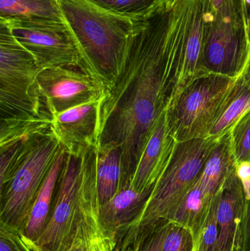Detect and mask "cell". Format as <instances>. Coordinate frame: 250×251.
Returning a JSON list of instances; mask_svg holds the SVG:
<instances>
[{
    "label": "cell",
    "mask_w": 250,
    "mask_h": 251,
    "mask_svg": "<svg viewBox=\"0 0 250 251\" xmlns=\"http://www.w3.org/2000/svg\"><path fill=\"white\" fill-rule=\"evenodd\" d=\"M230 138L236 165L250 162V110L232 128Z\"/></svg>",
    "instance_id": "23"
},
{
    "label": "cell",
    "mask_w": 250,
    "mask_h": 251,
    "mask_svg": "<svg viewBox=\"0 0 250 251\" xmlns=\"http://www.w3.org/2000/svg\"><path fill=\"white\" fill-rule=\"evenodd\" d=\"M220 140L208 137L178 143L168 167L156 185L145 209L130 228L154 220L170 222Z\"/></svg>",
    "instance_id": "5"
},
{
    "label": "cell",
    "mask_w": 250,
    "mask_h": 251,
    "mask_svg": "<svg viewBox=\"0 0 250 251\" xmlns=\"http://www.w3.org/2000/svg\"><path fill=\"white\" fill-rule=\"evenodd\" d=\"M101 99L70 109L51 119L50 128L66 153L80 154L98 143Z\"/></svg>",
    "instance_id": "11"
},
{
    "label": "cell",
    "mask_w": 250,
    "mask_h": 251,
    "mask_svg": "<svg viewBox=\"0 0 250 251\" xmlns=\"http://www.w3.org/2000/svg\"><path fill=\"white\" fill-rule=\"evenodd\" d=\"M0 19L64 22L58 0H0Z\"/></svg>",
    "instance_id": "20"
},
{
    "label": "cell",
    "mask_w": 250,
    "mask_h": 251,
    "mask_svg": "<svg viewBox=\"0 0 250 251\" xmlns=\"http://www.w3.org/2000/svg\"><path fill=\"white\" fill-rule=\"evenodd\" d=\"M250 110V85L239 76L208 137L221 139Z\"/></svg>",
    "instance_id": "21"
},
{
    "label": "cell",
    "mask_w": 250,
    "mask_h": 251,
    "mask_svg": "<svg viewBox=\"0 0 250 251\" xmlns=\"http://www.w3.org/2000/svg\"><path fill=\"white\" fill-rule=\"evenodd\" d=\"M161 251H194V240L188 228L171 223Z\"/></svg>",
    "instance_id": "25"
},
{
    "label": "cell",
    "mask_w": 250,
    "mask_h": 251,
    "mask_svg": "<svg viewBox=\"0 0 250 251\" xmlns=\"http://www.w3.org/2000/svg\"><path fill=\"white\" fill-rule=\"evenodd\" d=\"M171 222L144 221L128 229L113 247L114 251H161Z\"/></svg>",
    "instance_id": "18"
},
{
    "label": "cell",
    "mask_w": 250,
    "mask_h": 251,
    "mask_svg": "<svg viewBox=\"0 0 250 251\" xmlns=\"http://www.w3.org/2000/svg\"><path fill=\"white\" fill-rule=\"evenodd\" d=\"M63 146L49 127L33 133L6 179L0 183V224L19 233Z\"/></svg>",
    "instance_id": "4"
},
{
    "label": "cell",
    "mask_w": 250,
    "mask_h": 251,
    "mask_svg": "<svg viewBox=\"0 0 250 251\" xmlns=\"http://www.w3.org/2000/svg\"><path fill=\"white\" fill-rule=\"evenodd\" d=\"M82 153L66 152L48 221L38 241L29 246L32 251H68L76 240L82 219Z\"/></svg>",
    "instance_id": "8"
},
{
    "label": "cell",
    "mask_w": 250,
    "mask_h": 251,
    "mask_svg": "<svg viewBox=\"0 0 250 251\" xmlns=\"http://www.w3.org/2000/svg\"><path fill=\"white\" fill-rule=\"evenodd\" d=\"M68 251H88L86 236H85V230L82 226V222L78 231L77 237Z\"/></svg>",
    "instance_id": "29"
},
{
    "label": "cell",
    "mask_w": 250,
    "mask_h": 251,
    "mask_svg": "<svg viewBox=\"0 0 250 251\" xmlns=\"http://www.w3.org/2000/svg\"><path fill=\"white\" fill-rule=\"evenodd\" d=\"M223 183L224 181L207 176L201 172L170 221L188 228L192 233L194 243L201 234L214 197Z\"/></svg>",
    "instance_id": "15"
},
{
    "label": "cell",
    "mask_w": 250,
    "mask_h": 251,
    "mask_svg": "<svg viewBox=\"0 0 250 251\" xmlns=\"http://www.w3.org/2000/svg\"><path fill=\"white\" fill-rule=\"evenodd\" d=\"M65 156L66 151L63 148L37 196L24 228L20 232L28 246L38 241L45 229Z\"/></svg>",
    "instance_id": "17"
},
{
    "label": "cell",
    "mask_w": 250,
    "mask_h": 251,
    "mask_svg": "<svg viewBox=\"0 0 250 251\" xmlns=\"http://www.w3.org/2000/svg\"><path fill=\"white\" fill-rule=\"evenodd\" d=\"M103 8L116 14L140 17L148 13L160 0H91Z\"/></svg>",
    "instance_id": "22"
},
{
    "label": "cell",
    "mask_w": 250,
    "mask_h": 251,
    "mask_svg": "<svg viewBox=\"0 0 250 251\" xmlns=\"http://www.w3.org/2000/svg\"><path fill=\"white\" fill-rule=\"evenodd\" d=\"M239 78L207 74L182 91L167 112L170 131L178 143L208 137Z\"/></svg>",
    "instance_id": "6"
},
{
    "label": "cell",
    "mask_w": 250,
    "mask_h": 251,
    "mask_svg": "<svg viewBox=\"0 0 250 251\" xmlns=\"http://www.w3.org/2000/svg\"><path fill=\"white\" fill-rule=\"evenodd\" d=\"M152 193L136 191L129 184L119 189L109 201L99 206L100 224L113 248L139 218Z\"/></svg>",
    "instance_id": "14"
},
{
    "label": "cell",
    "mask_w": 250,
    "mask_h": 251,
    "mask_svg": "<svg viewBox=\"0 0 250 251\" xmlns=\"http://www.w3.org/2000/svg\"><path fill=\"white\" fill-rule=\"evenodd\" d=\"M242 76L245 79V82L250 85V57L249 61H248V66H247L244 73L242 74Z\"/></svg>",
    "instance_id": "30"
},
{
    "label": "cell",
    "mask_w": 250,
    "mask_h": 251,
    "mask_svg": "<svg viewBox=\"0 0 250 251\" xmlns=\"http://www.w3.org/2000/svg\"><path fill=\"white\" fill-rule=\"evenodd\" d=\"M219 237L217 251H239L241 226L248 200L236 168L216 195Z\"/></svg>",
    "instance_id": "13"
},
{
    "label": "cell",
    "mask_w": 250,
    "mask_h": 251,
    "mask_svg": "<svg viewBox=\"0 0 250 251\" xmlns=\"http://www.w3.org/2000/svg\"><path fill=\"white\" fill-rule=\"evenodd\" d=\"M41 69L0 22V144L50 126L38 85Z\"/></svg>",
    "instance_id": "3"
},
{
    "label": "cell",
    "mask_w": 250,
    "mask_h": 251,
    "mask_svg": "<svg viewBox=\"0 0 250 251\" xmlns=\"http://www.w3.org/2000/svg\"><path fill=\"white\" fill-rule=\"evenodd\" d=\"M218 237L217 201L215 196L205 225L198 240L194 243V251H217Z\"/></svg>",
    "instance_id": "24"
},
{
    "label": "cell",
    "mask_w": 250,
    "mask_h": 251,
    "mask_svg": "<svg viewBox=\"0 0 250 251\" xmlns=\"http://www.w3.org/2000/svg\"><path fill=\"white\" fill-rule=\"evenodd\" d=\"M96 146L97 191L101 206L118 191L121 181L122 153L118 147Z\"/></svg>",
    "instance_id": "19"
},
{
    "label": "cell",
    "mask_w": 250,
    "mask_h": 251,
    "mask_svg": "<svg viewBox=\"0 0 250 251\" xmlns=\"http://www.w3.org/2000/svg\"><path fill=\"white\" fill-rule=\"evenodd\" d=\"M0 251H33L22 238L20 233L0 224Z\"/></svg>",
    "instance_id": "26"
},
{
    "label": "cell",
    "mask_w": 250,
    "mask_h": 251,
    "mask_svg": "<svg viewBox=\"0 0 250 251\" xmlns=\"http://www.w3.org/2000/svg\"><path fill=\"white\" fill-rule=\"evenodd\" d=\"M242 4H243L244 7L246 9L247 12L248 13V16L250 13V0H241Z\"/></svg>",
    "instance_id": "31"
},
{
    "label": "cell",
    "mask_w": 250,
    "mask_h": 251,
    "mask_svg": "<svg viewBox=\"0 0 250 251\" xmlns=\"http://www.w3.org/2000/svg\"><path fill=\"white\" fill-rule=\"evenodd\" d=\"M248 39H249V43L250 45V13L249 16H248Z\"/></svg>",
    "instance_id": "32"
},
{
    "label": "cell",
    "mask_w": 250,
    "mask_h": 251,
    "mask_svg": "<svg viewBox=\"0 0 250 251\" xmlns=\"http://www.w3.org/2000/svg\"><path fill=\"white\" fill-rule=\"evenodd\" d=\"M239 251H250V199L248 201L241 226Z\"/></svg>",
    "instance_id": "27"
},
{
    "label": "cell",
    "mask_w": 250,
    "mask_h": 251,
    "mask_svg": "<svg viewBox=\"0 0 250 251\" xmlns=\"http://www.w3.org/2000/svg\"><path fill=\"white\" fill-rule=\"evenodd\" d=\"M38 81L44 111L51 120L105 94L106 88L98 81L77 67L44 69Z\"/></svg>",
    "instance_id": "10"
},
{
    "label": "cell",
    "mask_w": 250,
    "mask_h": 251,
    "mask_svg": "<svg viewBox=\"0 0 250 251\" xmlns=\"http://www.w3.org/2000/svg\"><path fill=\"white\" fill-rule=\"evenodd\" d=\"M167 112L147 142L131 180V187L136 191H154L176 150L178 141L170 131Z\"/></svg>",
    "instance_id": "12"
},
{
    "label": "cell",
    "mask_w": 250,
    "mask_h": 251,
    "mask_svg": "<svg viewBox=\"0 0 250 251\" xmlns=\"http://www.w3.org/2000/svg\"><path fill=\"white\" fill-rule=\"evenodd\" d=\"M80 69L107 89L123 66L136 18L116 14L91 0H58Z\"/></svg>",
    "instance_id": "2"
},
{
    "label": "cell",
    "mask_w": 250,
    "mask_h": 251,
    "mask_svg": "<svg viewBox=\"0 0 250 251\" xmlns=\"http://www.w3.org/2000/svg\"><path fill=\"white\" fill-rule=\"evenodd\" d=\"M177 0H160V2L166 3V4H174Z\"/></svg>",
    "instance_id": "33"
},
{
    "label": "cell",
    "mask_w": 250,
    "mask_h": 251,
    "mask_svg": "<svg viewBox=\"0 0 250 251\" xmlns=\"http://www.w3.org/2000/svg\"><path fill=\"white\" fill-rule=\"evenodd\" d=\"M81 199L82 225L86 236L88 251H114L100 224L96 169L94 167H87L82 172Z\"/></svg>",
    "instance_id": "16"
},
{
    "label": "cell",
    "mask_w": 250,
    "mask_h": 251,
    "mask_svg": "<svg viewBox=\"0 0 250 251\" xmlns=\"http://www.w3.org/2000/svg\"><path fill=\"white\" fill-rule=\"evenodd\" d=\"M194 1L161 2L136 19L120 73L101 99L97 146L121 150L119 189L130 184L147 142L176 99Z\"/></svg>",
    "instance_id": "1"
},
{
    "label": "cell",
    "mask_w": 250,
    "mask_h": 251,
    "mask_svg": "<svg viewBox=\"0 0 250 251\" xmlns=\"http://www.w3.org/2000/svg\"><path fill=\"white\" fill-rule=\"evenodd\" d=\"M14 38L32 54L39 69L77 67L79 56L64 22L4 20Z\"/></svg>",
    "instance_id": "9"
},
{
    "label": "cell",
    "mask_w": 250,
    "mask_h": 251,
    "mask_svg": "<svg viewBox=\"0 0 250 251\" xmlns=\"http://www.w3.org/2000/svg\"><path fill=\"white\" fill-rule=\"evenodd\" d=\"M236 174L240 179L247 200L250 199V162H243L236 165Z\"/></svg>",
    "instance_id": "28"
},
{
    "label": "cell",
    "mask_w": 250,
    "mask_h": 251,
    "mask_svg": "<svg viewBox=\"0 0 250 251\" xmlns=\"http://www.w3.org/2000/svg\"><path fill=\"white\" fill-rule=\"evenodd\" d=\"M248 13L241 0H230L212 10L207 25L204 66L207 72L239 78L250 57Z\"/></svg>",
    "instance_id": "7"
}]
</instances>
